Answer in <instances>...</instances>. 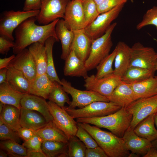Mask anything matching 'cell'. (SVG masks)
Wrapping results in <instances>:
<instances>
[{"label": "cell", "instance_id": "6da1fadb", "mask_svg": "<svg viewBox=\"0 0 157 157\" xmlns=\"http://www.w3.org/2000/svg\"><path fill=\"white\" fill-rule=\"evenodd\" d=\"M59 19L47 25L39 26L35 23V17L29 18L20 24L15 30V42L13 52L17 54L31 44L37 42L44 44L51 37L59 41L55 31Z\"/></svg>", "mask_w": 157, "mask_h": 157}, {"label": "cell", "instance_id": "7a4b0ae2", "mask_svg": "<svg viewBox=\"0 0 157 157\" xmlns=\"http://www.w3.org/2000/svg\"><path fill=\"white\" fill-rule=\"evenodd\" d=\"M77 123L91 135L108 157H128L130 153L122 138L112 132L102 130L95 126H92L85 123Z\"/></svg>", "mask_w": 157, "mask_h": 157}, {"label": "cell", "instance_id": "3957f363", "mask_svg": "<svg viewBox=\"0 0 157 157\" xmlns=\"http://www.w3.org/2000/svg\"><path fill=\"white\" fill-rule=\"evenodd\" d=\"M132 118L125 108L122 107L116 112L105 116L89 118H77V123H85L105 128L117 136L122 138L130 125Z\"/></svg>", "mask_w": 157, "mask_h": 157}, {"label": "cell", "instance_id": "277c9868", "mask_svg": "<svg viewBox=\"0 0 157 157\" xmlns=\"http://www.w3.org/2000/svg\"><path fill=\"white\" fill-rule=\"evenodd\" d=\"M117 25L116 22L112 24L103 35L92 41L89 55L85 62L88 71L96 68L109 54L113 46L111 34Z\"/></svg>", "mask_w": 157, "mask_h": 157}, {"label": "cell", "instance_id": "5b68a950", "mask_svg": "<svg viewBox=\"0 0 157 157\" xmlns=\"http://www.w3.org/2000/svg\"><path fill=\"white\" fill-rule=\"evenodd\" d=\"M74 119L100 117L113 113L122 107L110 101H97L78 109H70L63 107Z\"/></svg>", "mask_w": 157, "mask_h": 157}, {"label": "cell", "instance_id": "8992f818", "mask_svg": "<svg viewBox=\"0 0 157 157\" xmlns=\"http://www.w3.org/2000/svg\"><path fill=\"white\" fill-rule=\"evenodd\" d=\"M40 10L4 11L0 19V35L13 41V31L27 19L37 16Z\"/></svg>", "mask_w": 157, "mask_h": 157}, {"label": "cell", "instance_id": "52a82bcc", "mask_svg": "<svg viewBox=\"0 0 157 157\" xmlns=\"http://www.w3.org/2000/svg\"><path fill=\"white\" fill-rule=\"evenodd\" d=\"M61 81L63 90L72 98V101L67 107L69 109H75L76 107L82 108L95 101H109L107 97L96 92L78 90L73 87L70 82L65 79H62Z\"/></svg>", "mask_w": 157, "mask_h": 157}, {"label": "cell", "instance_id": "ba28073f", "mask_svg": "<svg viewBox=\"0 0 157 157\" xmlns=\"http://www.w3.org/2000/svg\"><path fill=\"white\" fill-rule=\"evenodd\" d=\"M125 109L132 116L129 127L134 129L145 118L157 112V94L150 97L139 98Z\"/></svg>", "mask_w": 157, "mask_h": 157}, {"label": "cell", "instance_id": "9c48e42d", "mask_svg": "<svg viewBox=\"0 0 157 157\" xmlns=\"http://www.w3.org/2000/svg\"><path fill=\"white\" fill-rule=\"evenodd\" d=\"M125 3L120 4L110 10L100 14L84 28L85 32L93 41L103 35L118 16Z\"/></svg>", "mask_w": 157, "mask_h": 157}, {"label": "cell", "instance_id": "30bf717a", "mask_svg": "<svg viewBox=\"0 0 157 157\" xmlns=\"http://www.w3.org/2000/svg\"><path fill=\"white\" fill-rule=\"evenodd\" d=\"M71 0H42L40 12L35 17L38 22L43 25L59 18H64L67 6Z\"/></svg>", "mask_w": 157, "mask_h": 157}, {"label": "cell", "instance_id": "8fae6325", "mask_svg": "<svg viewBox=\"0 0 157 157\" xmlns=\"http://www.w3.org/2000/svg\"><path fill=\"white\" fill-rule=\"evenodd\" d=\"M157 62V53L153 48L145 47L139 42L135 43L131 47L130 67H137L155 71Z\"/></svg>", "mask_w": 157, "mask_h": 157}, {"label": "cell", "instance_id": "7c38bea8", "mask_svg": "<svg viewBox=\"0 0 157 157\" xmlns=\"http://www.w3.org/2000/svg\"><path fill=\"white\" fill-rule=\"evenodd\" d=\"M53 121L63 131L69 139L75 136L78 129L77 122L63 108L49 100L47 102Z\"/></svg>", "mask_w": 157, "mask_h": 157}, {"label": "cell", "instance_id": "4fadbf2b", "mask_svg": "<svg viewBox=\"0 0 157 157\" xmlns=\"http://www.w3.org/2000/svg\"><path fill=\"white\" fill-rule=\"evenodd\" d=\"M121 81V78L114 73L100 78H97L93 74L85 79L84 86L87 90L108 97Z\"/></svg>", "mask_w": 157, "mask_h": 157}, {"label": "cell", "instance_id": "5bb4252c", "mask_svg": "<svg viewBox=\"0 0 157 157\" xmlns=\"http://www.w3.org/2000/svg\"><path fill=\"white\" fill-rule=\"evenodd\" d=\"M63 20L67 28L73 31L86 27L81 0H72L69 2Z\"/></svg>", "mask_w": 157, "mask_h": 157}, {"label": "cell", "instance_id": "9a60e30c", "mask_svg": "<svg viewBox=\"0 0 157 157\" xmlns=\"http://www.w3.org/2000/svg\"><path fill=\"white\" fill-rule=\"evenodd\" d=\"M8 66L22 72L31 83L37 75L35 65L28 49L25 48L16 54Z\"/></svg>", "mask_w": 157, "mask_h": 157}, {"label": "cell", "instance_id": "2e32d148", "mask_svg": "<svg viewBox=\"0 0 157 157\" xmlns=\"http://www.w3.org/2000/svg\"><path fill=\"white\" fill-rule=\"evenodd\" d=\"M122 138L127 149L140 156H144L153 146L151 142L139 136L135 133L133 129L129 127Z\"/></svg>", "mask_w": 157, "mask_h": 157}, {"label": "cell", "instance_id": "e0dca14e", "mask_svg": "<svg viewBox=\"0 0 157 157\" xmlns=\"http://www.w3.org/2000/svg\"><path fill=\"white\" fill-rule=\"evenodd\" d=\"M107 97L109 101L114 103L121 107L125 108L139 99L130 84L122 81L111 94Z\"/></svg>", "mask_w": 157, "mask_h": 157}, {"label": "cell", "instance_id": "ac0fdd59", "mask_svg": "<svg viewBox=\"0 0 157 157\" xmlns=\"http://www.w3.org/2000/svg\"><path fill=\"white\" fill-rule=\"evenodd\" d=\"M74 37L71 49L77 56L85 62L90 51L92 40L85 33L84 28L74 31Z\"/></svg>", "mask_w": 157, "mask_h": 157}, {"label": "cell", "instance_id": "d6986e66", "mask_svg": "<svg viewBox=\"0 0 157 157\" xmlns=\"http://www.w3.org/2000/svg\"><path fill=\"white\" fill-rule=\"evenodd\" d=\"M46 99L31 94H26L21 99V107L37 111L42 114L48 122L53 121L47 102Z\"/></svg>", "mask_w": 157, "mask_h": 157}, {"label": "cell", "instance_id": "ffe728a7", "mask_svg": "<svg viewBox=\"0 0 157 157\" xmlns=\"http://www.w3.org/2000/svg\"><path fill=\"white\" fill-rule=\"evenodd\" d=\"M115 47L117 53L113 73L121 78L130 66L131 47L124 42L119 41Z\"/></svg>", "mask_w": 157, "mask_h": 157}, {"label": "cell", "instance_id": "44dd1931", "mask_svg": "<svg viewBox=\"0 0 157 157\" xmlns=\"http://www.w3.org/2000/svg\"><path fill=\"white\" fill-rule=\"evenodd\" d=\"M48 123L39 112L21 107L20 124L22 128L35 131L44 127Z\"/></svg>", "mask_w": 157, "mask_h": 157}, {"label": "cell", "instance_id": "7402d4cb", "mask_svg": "<svg viewBox=\"0 0 157 157\" xmlns=\"http://www.w3.org/2000/svg\"><path fill=\"white\" fill-rule=\"evenodd\" d=\"M64 66V75L67 76L82 77L84 79L88 76L85 62L81 60L74 51L71 50L66 59Z\"/></svg>", "mask_w": 157, "mask_h": 157}, {"label": "cell", "instance_id": "603a6c76", "mask_svg": "<svg viewBox=\"0 0 157 157\" xmlns=\"http://www.w3.org/2000/svg\"><path fill=\"white\" fill-rule=\"evenodd\" d=\"M55 31L61 44L62 53L60 58L65 60L71 51V48L74 37V31L67 28L63 19L58 20L56 26Z\"/></svg>", "mask_w": 157, "mask_h": 157}, {"label": "cell", "instance_id": "cb8c5ba5", "mask_svg": "<svg viewBox=\"0 0 157 157\" xmlns=\"http://www.w3.org/2000/svg\"><path fill=\"white\" fill-rule=\"evenodd\" d=\"M6 82L15 90L25 94H30L31 82L20 71L8 66Z\"/></svg>", "mask_w": 157, "mask_h": 157}, {"label": "cell", "instance_id": "d4e9b609", "mask_svg": "<svg viewBox=\"0 0 157 157\" xmlns=\"http://www.w3.org/2000/svg\"><path fill=\"white\" fill-rule=\"evenodd\" d=\"M54 82L49 79L46 73L37 75L31 83L30 94L48 99Z\"/></svg>", "mask_w": 157, "mask_h": 157}, {"label": "cell", "instance_id": "484cf974", "mask_svg": "<svg viewBox=\"0 0 157 157\" xmlns=\"http://www.w3.org/2000/svg\"><path fill=\"white\" fill-rule=\"evenodd\" d=\"M43 140L54 141L68 143L69 139L64 133L53 121L48 122L44 127L34 131Z\"/></svg>", "mask_w": 157, "mask_h": 157}, {"label": "cell", "instance_id": "4316f807", "mask_svg": "<svg viewBox=\"0 0 157 157\" xmlns=\"http://www.w3.org/2000/svg\"><path fill=\"white\" fill-rule=\"evenodd\" d=\"M31 53L36 67L37 75L46 73L47 64L44 44L37 42L29 46Z\"/></svg>", "mask_w": 157, "mask_h": 157}, {"label": "cell", "instance_id": "83f0119b", "mask_svg": "<svg viewBox=\"0 0 157 157\" xmlns=\"http://www.w3.org/2000/svg\"><path fill=\"white\" fill-rule=\"evenodd\" d=\"M20 109L13 106L4 104L0 113V119L4 124L17 131L22 128L20 124Z\"/></svg>", "mask_w": 157, "mask_h": 157}, {"label": "cell", "instance_id": "f1b7e54d", "mask_svg": "<svg viewBox=\"0 0 157 157\" xmlns=\"http://www.w3.org/2000/svg\"><path fill=\"white\" fill-rule=\"evenodd\" d=\"M26 94L13 88L6 82L0 85V101L4 104L12 105L19 109L21 99Z\"/></svg>", "mask_w": 157, "mask_h": 157}, {"label": "cell", "instance_id": "f546056e", "mask_svg": "<svg viewBox=\"0 0 157 157\" xmlns=\"http://www.w3.org/2000/svg\"><path fill=\"white\" fill-rule=\"evenodd\" d=\"M155 113L145 118L133 129L134 132L138 136L151 142L157 138V130L155 126Z\"/></svg>", "mask_w": 157, "mask_h": 157}, {"label": "cell", "instance_id": "4dcf8cb0", "mask_svg": "<svg viewBox=\"0 0 157 157\" xmlns=\"http://www.w3.org/2000/svg\"><path fill=\"white\" fill-rule=\"evenodd\" d=\"M130 84L139 99L150 97L157 94V79L154 76Z\"/></svg>", "mask_w": 157, "mask_h": 157}, {"label": "cell", "instance_id": "1f68e13d", "mask_svg": "<svg viewBox=\"0 0 157 157\" xmlns=\"http://www.w3.org/2000/svg\"><path fill=\"white\" fill-rule=\"evenodd\" d=\"M155 71L140 67H130L121 77V81L128 84L139 82L154 76Z\"/></svg>", "mask_w": 157, "mask_h": 157}, {"label": "cell", "instance_id": "d6a6232c", "mask_svg": "<svg viewBox=\"0 0 157 157\" xmlns=\"http://www.w3.org/2000/svg\"><path fill=\"white\" fill-rule=\"evenodd\" d=\"M41 149L47 157H68V143L43 140Z\"/></svg>", "mask_w": 157, "mask_h": 157}, {"label": "cell", "instance_id": "836d02e7", "mask_svg": "<svg viewBox=\"0 0 157 157\" xmlns=\"http://www.w3.org/2000/svg\"><path fill=\"white\" fill-rule=\"evenodd\" d=\"M57 41L55 38L51 37L46 40L44 43L47 64L46 74L52 81L56 82L62 85L61 81L55 69L53 58V47L55 42Z\"/></svg>", "mask_w": 157, "mask_h": 157}, {"label": "cell", "instance_id": "e575fe53", "mask_svg": "<svg viewBox=\"0 0 157 157\" xmlns=\"http://www.w3.org/2000/svg\"><path fill=\"white\" fill-rule=\"evenodd\" d=\"M0 149L5 151L8 156L12 157H26V149L22 144L16 142L8 140L1 141Z\"/></svg>", "mask_w": 157, "mask_h": 157}, {"label": "cell", "instance_id": "d590c367", "mask_svg": "<svg viewBox=\"0 0 157 157\" xmlns=\"http://www.w3.org/2000/svg\"><path fill=\"white\" fill-rule=\"evenodd\" d=\"M117 53L116 47L113 51L105 58L96 67L97 73L95 75L97 78H100L113 73L112 65L115 60Z\"/></svg>", "mask_w": 157, "mask_h": 157}, {"label": "cell", "instance_id": "8d00e7d4", "mask_svg": "<svg viewBox=\"0 0 157 157\" xmlns=\"http://www.w3.org/2000/svg\"><path fill=\"white\" fill-rule=\"evenodd\" d=\"M62 85L55 81L49 95L48 99L61 108L64 107L66 103L69 105L71 101L67 93L63 90Z\"/></svg>", "mask_w": 157, "mask_h": 157}, {"label": "cell", "instance_id": "74e56055", "mask_svg": "<svg viewBox=\"0 0 157 157\" xmlns=\"http://www.w3.org/2000/svg\"><path fill=\"white\" fill-rule=\"evenodd\" d=\"M86 149L84 144L75 136L69 140L68 143V157H85Z\"/></svg>", "mask_w": 157, "mask_h": 157}, {"label": "cell", "instance_id": "f35d334b", "mask_svg": "<svg viewBox=\"0 0 157 157\" xmlns=\"http://www.w3.org/2000/svg\"><path fill=\"white\" fill-rule=\"evenodd\" d=\"M86 26L100 14L97 6L93 0H81Z\"/></svg>", "mask_w": 157, "mask_h": 157}, {"label": "cell", "instance_id": "ab89813d", "mask_svg": "<svg viewBox=\"0 0 157 157\" xmlns=\"http://www.w3.org/2000/svg\"><path fill=\"white\" fill-rule=\"evenodd\" d=\"M149 25L155 26L157 29V6H154L147 11L142 20L137 25L136 28L140 30Z\"/></svg>", "mask_w": 157, "mask_h": 157}, {"label": "cell", "instance_id": "60d3db41", "mask_svg": "<svg viewBox=\"0 0 157 157\" xmlns=\"http://www.w3.org/2000/svg\"><path fill=\"white\" fill-rule=\"evenodd\" d=\"M77 125L78 129L75 136L84 144L87 148H94L98 146L91 135L84 128L78 124Z\"/></svg>", "mask_w": 157, "mask_h": 157}, {"label": "cell", "instance_id": "b9f144b4", "mask_svg": "<svg viewBox=\"0 0 157 157\" xmlns=\"http://www.w3.org/2000/svg\"><path fill=\"white\" fill-rule=\"evenodd\" d=\"M21 139L17 131L4 124L0 126V140L1 141L10 140L20 143Z\"/></svg>", "mask_w": 157, "mask_h": 157}, {"label": "cell", "instance_id": "7bdbcfd3", "mask_svg": "<svg viewBox=\"0 0 157 157\" xmlns=\"http://www.w3.org/2000/svg\"><path fill=\"white\" fill-rule=\"evenodd\" d=\"M43 141L40 136L35 134L30 139L24 141L22 144L27 151H42L41 145Z\"/></svg>", "mask_w": 157, "mask_h": 157}, {"label": "cell", "instance_id": "ee69618b", "mask_svg": "<svg viewBox=\"0 0 157 157\" xmlns=\"http://www.w3.org/2000/svg\"><path fill=\"white\" fill-rule=\"evenodd\" d=\"M128 0H104L102 3L97 6L98 11L99 14L106 12L120 4L125 3Z\"/></svg>", "mask_w": 157, "mask_h": 157}, {"label": "cell", "instance_id": "f6af8a7d", "mask_svg": "<svg viewBox=\"0 0 157 157\" xmlns=\"http://www.w3.org/2000/svg\"><path fill=\"white\" fill-rule=\"evenodd\" d=\"M15 42L4 36H0V53L2 54L7 53L11 48H13Z\"/></svg>", "mask_w": 157, "mask_h": 157}, {"label": "cell", "instance_id": "bcb514c9", "mask_svg": "<svg viewBox=\"0 0 157 157\" xmlns=\"http://www.w3.org/2000/svg\"><path fill=\"white\" fill-rule=\"evenodd\" d=\"M108 156L104 151L98 146L92 148H87L85 151V157H107Z\"/></svg>", "mask_w": 157, "mask_h": 157}, {"label": "cell", "instance_id": "7dc6e473", "mask_svg": "<svg viewBox=\"0 0 157 157\" xmlns=\"http://www.w3.org/2000/svg\"><path fill=\"white\" fill-rule=\"evenodd\" d=\"M42 0H25L23 8L24 11L40 10Z\"/></svg>", "mask_w": 157, "mask_h": 157}, {"label": "cell", "instance_id": "c3c4849f", "mask_svg": "<svg viewBox=\"0 0 157 157\" xmlns=\"http://www.w3.org/2000/svg\"><path fill=\"white\" fill-rule=\"evenodd\" d=\"M17 132L20 138L24 141L30 139L35 134L34 131L32 130L22 127Z\"/></svg>", "mask_w": 157, "mask_h": 157}, {"label": "cell", "instance_id": "681fc988", "mask_svg": "<svg viewBox=\"0 0 157 157\" xmlns=\"http://www.w3.org/2000/svg\"><path fill=\"white\" fill-rule=\"evenodd\" d=\"M15 56L13 55L8 58L0 59V69L7 67L11 61Z\"/></svg>", "mask_w": 157, "mask_h": 157}, {"label": "cell", "instance_id": "f907efd6", "mask_svg": "<svg viewBox=\"0 0 157 157\" xmlns=\"http://www.w3.org/2000/svg\"><path fill=\"white\" fill-rule=\"evenodd\" d=\"M27 151L26 157H47L43 151Z\"/></svg>", "mask_w": 157, "mask_h": 157}, {"label": "cell", "instance_id": "816d5d0a", "mask_svg": "<svg viewBox=\"0 0 157 157\" xmlns=\"http://www.w3.org/2000/svg\"><path fill=\"white\" fill-rule=\"evenodd\" d=\"M7 71V67L0 69V84L6 82Z\"/></svg>", "mask_w": 157, "mask_h": 157}, {"label": "cell", "instance_id": "f5cc1de1", "mask_svg": "<svg viewBox=\"0 0 157 157\" xmlns=\"http://www.w3.org/2000/svg\"><path fill=\"white\" fill-rule=\"evenodd\" d=\"M143 157H157V150L152 146Z\"/></svg>", "mask_w": 157, "mask_h": 157}, {"label": "cell", "instance_id": "db71d44e", "mask_svg": "<svg viewBox=\"0 0 157 157\" xmlns=\"http://www.w3.org/2000/svg\"><path fill=\"white\" fill-rule=\"evenodd\" d=\"M8 156V154L4 150L1 149L0 150V157H7Z\"/></svg>", "mask_w": 157, "mask_h": 157}, {"label": "cell", "instance_id": "11a10c76", "mask_svg": "<svg viewBox=\"0 0 157 157\" xmlns=\"http://www.w3.org/2000/svg\"><path fill=\"white\" fill-rule=\"evenodd\" d=\"M151 142L153 146L157 150V138Z\"/></svg>", "mask_w": 157, "mask_h": 157}, {"label": "cell", "instance_id": "9f6ffc18", "mask_svg": "<svg viewBox=\"0 0 157 157\" xmlns=\"http://www.w3.org/2000/svg\"><path fill=\"white\" fill-rule=\"evenodd\" d=\"M97 6L102 3L104 0H93Z\"/></svg>", "mask_w": 157, "mask_h": 157}, {"label": "cell", "instance_id": "6f0895ef", "mask_svg": "<svg viewBox=\"0 0 157 157\" xmlns=\"http://www.w3.org/2000/svg\"><path fill=\"white\" fill-rule=\"evenodd\" d=\"M140 155L135 153H130L128 157H138L140 156Z\"/></svg>", "mask_w": 157, "mask_h": 157}, {"label": "cell", "instance_id": "680465c9", "mask_svg": "<svg viewBox=\"0 0 157 157\" xmlns=\"http://www.w3.org/2000/svg\"><path fill=\"white\" fill-rule=\"evenodd\" d=\"M154 120L155 124L156 125L157 129V112L155 113Z\"/></svg>", "mask_w": 157, "mask_h": 157}, {"label": "cell", "instance_id": "91938a15", "mask_svg": "<svg viewBox=\"0 0 157 157\" xmlns=\"http://www.w3.org/2000/svg\"><path fill=\"white\" fill-rule=\"evenodd\" d=\"M4 104H3L2 102H0V113H1V112L3 108V107L4 106Z\"/></svg>", "mask_w": 157, "mask_h": 157}, {"label": "cell", "instance_id": "94428289", "mask_svg": "<svg viewBox=\"0 0 157 157\" xmlns=\"http://www.w3.org/2000/svg\"><path fill=\"white\" fill-rule=\"evenodd\" d=\"M155 70L156 71L157 70V63H156V66H155Z\"/></svg>", "mask_w": 157, "mask_h": 157}, {"label": "cell", "instance_id": "6125c7cd", "mask_svg": "<svg viewBox=\"0 0 157 157\" xmlns=\"http://www.w3.org/2000/svg\"><path fill=\"white\" fill-rule=\"evenodd\" d=\"M154 39L155 41L156 42V43H157V39H156V38H154Z\"/></svg>", "mask_w": 157, "mask_h": 157}, {"label": "cell", "instance_id": "be15d7a7", "mask_svg": "<svg viewBox=\"0 0 157 157\" xmlns=\"http://www.w3.org/2000/svg\"><path fill=\"white\" fill-rule=\"evenodd\" d=\"M155 77L157 79V76H155Z\"/></svg>", "mask_w": 157, "mask_h": 157}, {"label": "cell", "instance_id": "e7e4bbea", "mask_svg": "<svg viewBox=\"0 0 157 157\" xmlns=\"http://www.w3.org/2000/svg\"></svg>", "mask_w": 157, "mask_h": 157}]
</instances>
